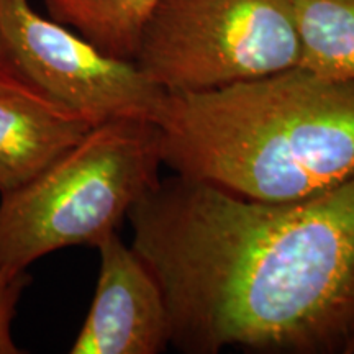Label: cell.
Listing matches in <instances>:
<instances>
[{"instance_id": "cell-1", "label": "cell", "mask_w": 354, "mask_h": 354, "mask_svg": "<svg viewBox=\"0 0 354 354\" xmlns=\"http://www.w3.org/2000/svg\"><path fill=\"white\" fill-rule=\"evenodd\" d=\"M127 218L165 295L171 346L354 353V177L307 198L261 202L174 174Z\"/></svg>"}, {"instance_id": "cell-2", "label": "cell", "mask_w": 354, "mask_h": 354, "mask_svg": "<svg viewBox=\"0 0 354 354\" xmlns=\"http://www.w3.org/2000/svg\"><path fill=\"white\" fill-rule=\"evenodd\" d=\"M154 123L162 166L238 197L299 201L354 177V81L299 66L166 92Z\"/></svg>"}, {"instance_id": "cell-3", "label": "cell", "mask_w": 354, "mask_h": 354, "mask_svg": "<svg viewBox=\"0 0 354 354\" xmlns=\"http://www.w3.org/2000/svg\"><path fill=\"white\" fill-rule=\"evenodd\" d=\"M156 123L110 118L19 189L0 194V271H28L71 246H97L159 183Z\"/></svg>"}, {"instance_id": "cell-4", "label": "cell", "mask_w": 354, "mask_h": 354, "mask_svg": "<svg viewBox=\"0 0 354 354\" xmlns=\"http://www.w3.org/2000/svg\"><path fill=\"white\" fill-rule=\"evenodd\" d=\"M299 56L294 0H159L133 63L177 94L271 76Z\"/></svg>"}, {"instance_id": "cell-5", "label": "cell", "mask_w": 354, "mask_h": 354, "mask_svg": "<svg viewBox=\"0 0 354 354\" xmlns=\"http://www.w3.org/2000/svg\"><path fill=\"white\" fill-rule=\"evenodd\" d=\"M0 59L95 125L110 118L154 122L166 97L133 61L97 50L39 15L30 0H0Z\"/></svg>"}, {"instance_id": "cell-6", "label": "cell", "mask_w": 354, "mask_h": 354, "mask_svg": "<svg viewBox=\"0 0 354 354\" xmlns=\"http://www.w3.org/2000/svg\"><path fill=\"white\" fill-rule=\"evenodd\" d=\"M91 308L71 354H159L171 344L165 295L145 261L118 232L99 245Z\"/></svg>"}, {"instance_id": "cell-7", "label": "cell", "mask_w": 354, "mask_h": 354, "mask_svg": "<svg viewBox=\"0 0 354 354\" xmlns=\"http://www.w3.org/2000/svg\"><path fill=\"white\" fill-rule=\"evenodd\" d=\"M92 127L0 59V194L32 180Z\"/></svg>"}, {"instance_id": "cell-8", "label": "cell", "mask_w": 354, "mask_h": 354, "mask_svg": "<svg viewBox=\"0 0 354 354\" xmlns=\"http://www.w3.org/2000/svg\"><path fill=\"white\" fill-rule=\"evenodd\" d=\"M299 68L354 81V0H294Z\"/></svg>"}, {"instance_id": "cell-9", "label": "cell", "mask_w": 354, "mask_h": 354, "mask_svg": "<svg viewBox=\"0 0 354 354\" xmlns=\"http://www.w3.org/2000/svg\"><path fill=\"white\" fill-rule=\"evenodd\" d=\"M48 15L117 59L133 61L159 0H43Z\"/></svg>"}, {"instance_id": "cell-10", "label": "cell", "mask_w": 354, "mask_h": 354, "mask_svg": "<svg viewBox=\"0 0 354 354\" xmlns=\"http://www.w3.org/2000/svg\"><path fill=\"white\" fill-rule=\"evenodd\" d=\"M28 271H0V354H19L21 349L13 339V320L21 294L30 284Z\"/></svg>"}]
</instances>
